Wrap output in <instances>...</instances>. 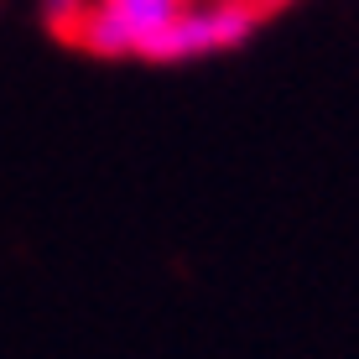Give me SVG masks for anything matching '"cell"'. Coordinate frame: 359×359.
Masks as SVG:
<instances>
[{"mask_svg": "<svg viewBox=\"0 0 359 359\" xmlns=\"http://www.w3.org/2000/svg\"><path fill=\"white\" fill-rule=\"evenodd\" d=\"M255 21H261V11L250 0H188L182 16L146 47V57L151 63H182V57L224 53V47H240L255 32Z\"/></svg>", "mask_w": 359, "mask_h": 359, "instance_id": "1", "label": "cell"}, {"mask_svg": "<svg viewBox=\"0 0 359 359\" xmlns=\"http://www.w3.org/2000/svg\"><path fill=\"white\" fill-rule=\"evenodd\" d=\"M42 11H47V21H53V27L68 36V27L83 16V11H89V0H42Z\"/></svg>", "mask_w": 359, "mask_h": 359, "instance_id": "2", "label": "cell"}]
</instances>
